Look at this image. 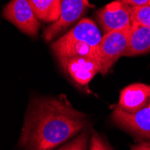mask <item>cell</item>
<instances>
[{
  "mask_svg": "<svg viewBox=\"0 0 150 150\" xmlns=\"http://www.w3.org/2000/svg\"><path fill=\"white\" fill-rule=\"evenodd\" d=\"M63 70L79 86H87L101 70L100 60L88 56H77L60 63Z\"/></svg>",
  "mask_w": 150,
  "mask_h": 150,
  "instance_id": "7",
  "label": "cell"
},
{
  "mask_svg": "<svg viewBox=\"0 0 150 150\" xmlns=\"http://www.w3.org/2000/svg\"><path fill=\"white\" fill-rule=\"evenodd\" d=\"M150 103V85L131 84L120 91L118 107L126 112H136Z\"/></svg>",
  "mask_w": 150,
  "mask_h": 150,
  "instance_id": "9",
  "label": "cell"
},
{
  "mask_svg": "<svg viewBox=\"0 0 150 150\" xmlns=\"http://www.w3.org/2000/svg\"><path fill=\"white\" fill-rule=\"evenodd\" d=\"M130 28V27H129ZM129 28L104 33L99 44L100 73L106 75L127 49Z\"/></svg>",
  "mask_w": 150,
  "mask_h": 150,
  "instance_id": "3",
  "label": "cell"
},
{
  "mask_svg": "<svg viewBox=\"0 0 150 150\" xmlns=\"http://www.w3.org/2000/svg\"><path fill=\"white\" fill-rule=\"evenodd\" d=\"M149 5H150V3H149Z\"/></svg>",
  "mask_w": 150,
  "mask_h": 150,
  "instance_id": "17",
  "label": "cell"
},
{
  "mask_svg": "<svg viewBox=\"0 0 150 150\" xmlns=\"http://www.w3.org/2000/svg\"><path fill=\"white\" fill-rule=\"evenodd\" d=\"M150 52V28L139 23H131L128 46L123 56L132 57Z\"/></svg>",
  "mask_w": 150,
  "mask_h": 150,
  "instance_id": "10",
  "label": "cell"
},
{
  "mask_svg": "<svg viewBox=\"0 0 150 150\" xmlns=\"http://www.w3.org/2000/svg\"><path fill=\"white\" fill-rule=\"evenodd\" d=\"M102 37L97 25L92 20L84 18L69 33L54 42L51 49L59 64L77 56L99 59V44Z\"/></svg>",
  "mask_w": 150,
  "mask_h": 150,
  "instance_id": "2",
  "label": "cell"
},
{
  "mask_svg": "<svg viewBox=\"0 0 150 150\" xmlns=\"http://www.w3.org/2000/svg\"><path fill=\"white\" fill-rule=\"evenodd\" d=\"M38 20L56 22L60 13L61 0H28Z\"/></svg>",
  "mask_w": 150,
  "mask_h": 150,
  "instance_id": "11",
  "label": "cell"
},
{
  "mask_svg": "<svg viewBox=\"0 0 150 150\" xmlns=\"http://www.w3.org/2000/svg\"><path fill=\"white\" fill-rule=\"evenodd\" d=\"M131 23L150 28V5L131 6Z\"/></svg>",
  "mask_w": 150,
  "mask_h": 150,
  "instance_id": "12",
  "label": "cell"
},
{
  "mask_svg": "<svg viewBox=\"0 0 150 150\" xmlns=\"http://www.w3.org/2000/svg\"><path fill=\"white\" fill-rule=\"evenodd\" d=\"M91 6L88 0H61L59 19L44 31L43 37L46 42H50L63 30L72 25Z\"/></svg>",
  "mask_w": 150,
  "mask_h": 150,
  "instance_id": "6",
  "label": "cell"
},
{
  "mask_svg": "<svg viewBox=\"0 0 150 150\" xmlns=\"http://www.w3.org/2000/svg\"><path fill=\"white\" fill-rule=\"evenodd\" d=\"M4 17L29 36H37L40 23L28 0H11L5 6Z\"/></svg>",
  "mask_w": 150,
  "mask_h": 150,
  "instance_id": "4",
  "label": "cell"
},
{
  "mask_svg": "<svg viewBox=\"0 0 150 150\" xmlns=\"http://www.w3.org/2000/svg\"><path fill=\"white\" fill-rule=\"evenodd\" d=\"M149 141H150V139H149Z\"/></svg>",
  "mask_w": 150,
  "mask_h": 150,
  "instance_id": "18",
  "label": "cell"
},
{
  "mask_svg": "<svg viewBox=\"0 0 150 150\" xmlns=\"http://www.w3.org/2000/svg\"><path fill=\"white\" fill-rule=\"evenodd\" d=\"M86 115L57 98L34 99L27 110L20 137L24 150H52L80 132Z\"/></svg>",
  "mask_w": 150,
  "mask_h": 150,
  "instance_id": "1",
  "label": "cell"
},
{
  "mask_svg": "<svg viewBox=\"0 0 150 150\" xmlns=\"http://www.w3.org/2000/svg\"><path fill=\"white\" fill-rule=\"evenodd\" d=\"M90 150H110V148L107 146L100 136L97 134H93L91 139Z\"/></svg>",
  "mask_w": 150,
  "mask_h": 150,
  "instance_id": "14",
  "label": "cell"
},
{
  "mask_svg": "<svg viewBox=\"0 0 150 150\" xmlns=\"http://www.w3.org/2000/svg\"><path fill=\"white\" fill-rule=\"evenodd\" d=\"M96 17L104 33L129 28L131 26V6L116 0L100 9Z\"/></svg>",
  "mask_w": 150,
  "mask_h": 150,
  "instance_id": "5",
  "label": "cell"
},
{
  "mask_svg": "<svg viewBox=\"0 0 150 150\" xmlns=\"http://www.w3.org/2000/svg\"><path fill=\"white\" fill-rule=\"evenodd\" d=\"M130 150H150V141H143L132 146Z\"/></svg>",
  "mask_w": 150,
  "mask_h": 150,
  "instance_id": "16",
  "label": "cell"
},
{
  "mask_svg": "<svg viewBox=\"0 0 150 150\" xmlns=\"http://www.w3.org/2000/svg\"><path fill=\"white\" fill-rule=\"evenodd\" d=\"M88 142V132L83 131L73 141L67 143L57 150H86Z\"/></svg>",
  "mask_w": 150,
  "mask_h": 150,
  "instance_id": "13",
  "label": "cell"
},
{
  "mask_svg": "<svg viewBox=\"0 0 150 150\" xmlns=\"http://www.w3.org/2000/svg\"><path fill=\"white\" fill-rule=\"evenodd\" d=\"M112 118L120 128L141 139H150V103L136 112H126L116 108Z\"/></svg>",
  "mask_w": 150,
  "mask_h": 150,
  "instance_id": "8",
  "label": "cell"
},
{
  "mask_svg": "<svg viewBox=\"0 0 150 150\" xmlns=\"http://www.w3.org/2000/svg\"><path fill=\"white\" fill-rule=\"evenodd\" d=\"M120 1L130 6H142L149 5L150 3V0H120Z\"/></svg>",
  "mask_w": 150,
  "mask_h": 150,
  "instance_id": "15",
  "label": "cell"
}]
</instances>
